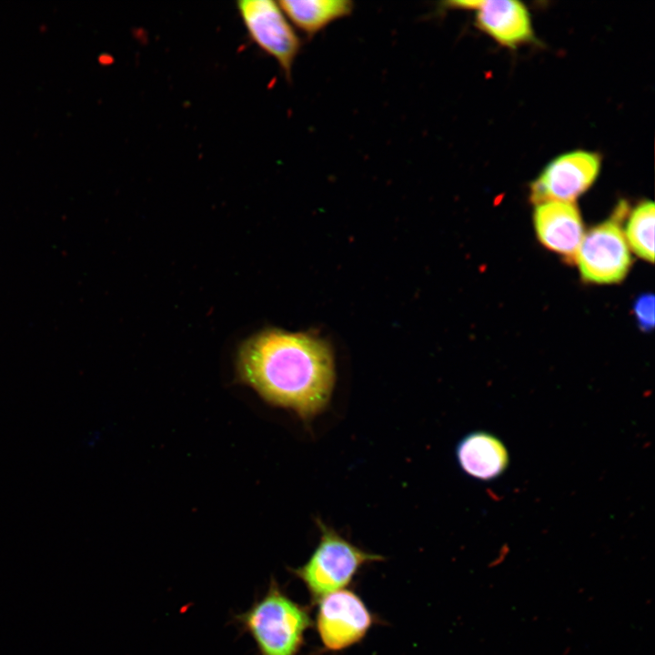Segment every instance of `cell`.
Masks as SVG:
<instances>
[{
    "instance_id": "6da1fadb",
    "label": "cell",
    "mask_w": 655,
    "mask_h": 655,
    "mask_svg": "<svg viewBox=\"0 0 655 655\" xmlns=\"http://www.w3.org/2000/svg\"><path fill=\"white\" fill-rule=\"evenodd\" d=\"M237 378L273 406L308 421L325 409L334 382V359L322 339L306 333L265 329L245 340Z\"/></svg>"
},
{
    "instance_id": "7a4b0ae2",
    "label": "cell",
    "mask_w": 655,
    "mask_h": 655,
    "mask_svg": "<svg viewBox=\"0 0 655 655\" xmlns=\"http://www.w3.org/2000/svg\"><path fill=\"white\" fill-rule=\"evenodd\" d=\"M234 622L254 640L259 655H297L312 625L307 609L294 601L271 578L267 592Z\"/></svg>"
},
{
    "instance_id": "3957f363",
    "label": "cell",
    "mask_w": 655,
    "mask_h": 655,
    "mask_svg": "<svg viewBox=\"0 0 655 655\" xmlns=\"http://www.w3.org/2000/svg\"><path fill=\"white\" fill-rule=\"evenodd\" d=\"M317 525L320 531L317 546L303 566L290 569L314 601L340 590L363 565L383 559L355 546L321 519H317Z\"/></svg>"
},
{
    "instance_id": "277c9868",
    "label": "cell",
    "mask_w": 655,
    "mask_h": 655,
    "mask_svg": "<svg viewBox=\"0 0 655 655\" xmlns=\"http://www.w3.org/2000/svg\"><path fill=\"white\" fill-rule=\"evenodd\" d=\"M626 211L625 204H620L611 219L584 234L575 260L585 281L614 284L626 277L631 265L630 247L620 226Z\"/></svg>"
},
{
    "instance_id": "5b68a950",
    "label": "cell",
    "mask_w": 655,
    "mask_h": 655,
    "mask_svg": "<svg viewBox=\"0 0 655 655\" xmlns=\"http://www.w3.org/2000/svg\"><path fill=\"white\" fill-rule=\"evenodd\" d=\"M237 8L250 39L289 77L300 41L278 3L242 0L237 3Z\"/></svg>"
},
{
    "instance_id": "8992f818",
    "label": "cell",
    "mask_w": 655,
    "mask_h": 655,
    "mask_svg": "<svg viewBox=\"0 0 655 655\" xmlns=\"http://www.w3.org/2000/svg\"><path fill=\"white\" fill-rule=\"evenodd\" d=\"M598 154L574 150L551 160L532 182L530 198L536 205L546 201L573 202L589 189L600 170Z\"/></svg>"
},
{
    "instance_id": "52a82bcc",
    "label": "cell",
    "mask_w": 655,
    "mask_h": 655,
    "mask_svg": "<svg viewBox=\"0 0 655 655\" xmlns=\"http://www.w3.org/2000/svg\"><path fill=\"white\" fill-rule=\"evenodd\" d=\"M316 626L326 649L340 650L359 641L372 624V616L361 599L340 590L322 598Z\"/></svg>"
},
{
    "instance_id": "ba28073f",
    "label": "cell",
    "mask_w": 655,
    "mask_h": 655,
    "mask_svg": "<svg viewBox=\"0 0 655 655\" xmlns=\"http://www.w3.org/2000/svg\"><path fill=\"white\" fill-rule=\"evenodd\" d=\"M448 7L474 9L476 25L496 42L515 48L534 37L530 14L516 0L454 1Z\"/></svg>"
},
{
    "instance_id": "9c48e42d",
    "label": "cell",
    "mask_w": 655,
    "mask_h": 655,
    "mask_svg": "<svg viewBox=\"0 0 655 655\" xmlns=\"http://www.w3.org/2000/svg\"><path fill=\"white\" fill-rule=\"evenodd\" d=\"M533 223L539 241L549 249L575 259L584 237L583 224L573 202L546 201L537 204Z\"/></svg>"
},
{
    "instance_id": "30bf717a",
    "label": "cell",
    "mask_w": 655,
    "mask_h": 655,
    "mask_svg": "<svg viewBox=\"0 0 655 655\" xmlns=\"http://www.w3.org/2000/svg\"><path fill=\"white\" fill-rule=\"evenodd\" d=\"M456 456L462 470L480 480L498 478L509 465V454L504 444L485 431L465 436L457 446Z\"/></svg>"
},
{
    "instance_id": "8fae6325",
    "label": "cell",
    "mask_w": 655,
    "mask_h": 655,
    "mask_svg": "<svg viewBox=\"0 0 655 655\" xmlns=\"http://www.w3.org/2000/svg\"><path fill=\"white\" fill-rule=\"evenodd\" d=\"M278 5L287 18L308 35L353 10V3L348 0H283Z\"/></svg>"
},
{
    "instance_id": "7c38bea8",
    "label": "cell",
    "mask_w": 655,
    "mask_h": 655,
    "mask_svg": "<svg viewBox=\"0 0 655 655\" xmlns=\"http://www.w3.org/2000/svg\"><path fill=\"white\" fill-rule=\"evenodd\" d=\"M654 203L643 201L630 215L624 235L629 247L649 262L654 261Z\"/></svg>"
},
{
    "instance_id": "4fadbf2b",
    "label": "cell",
    "mask_w": 655,
    "mask_h": 655,
    "mask_svg": "<svg viewBox=\"0 0 655 655\" xmlns=\"http://www.w3.org/2000/svg\"><path fill=\"white\" fill-rule=\"evenodd\" d=\"M633 311L639 326L650 330L654 326V297L650 294L641 295L634 303Z\"/></svg>"
}]
</instances>
